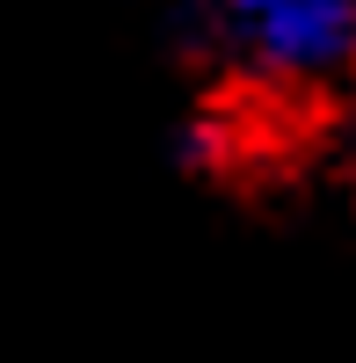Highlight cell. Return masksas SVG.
Instances as JSON below:
<instances>
[{
	"instance_id": "cell-1",
	"label": "cell",
	"mask_w": 356,
	"mask_h": 363,
	"mask_svg": "<svg viewBox=\"0 0 356 363\" xmlns=\"http://www.w3.org/2000/svg\"><path fill=\"white\" fill-rule=\"evenodd\" d=\"M269 80H328L356 58V0H196Z\"/></svg>"
}]
</instances>
